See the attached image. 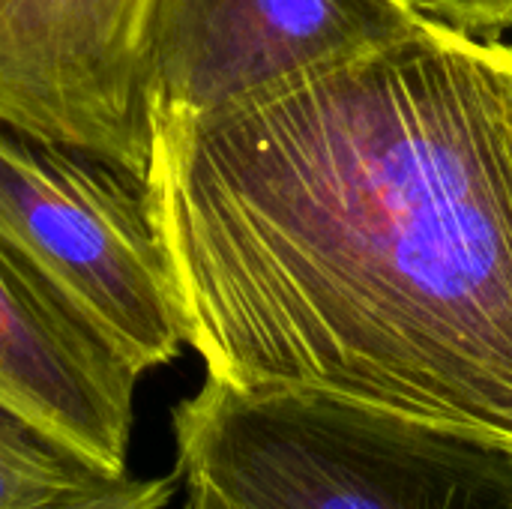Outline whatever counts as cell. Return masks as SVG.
<instances>
[{
  "label": "cell",
  "instance_id": "1",
  "mask_svg": "<svg viewBox=\"0 0 512 509\" xmlns=\"http://www.w3.org/2000/svg\"><path fill=\"white\" fill-rule=\"evenodd\" d=\"M144 198L210 378L512 444V48L438 24L150 117Z\"/></svg>",
  "mask_w": 512,
  "mask_h": 509
},
{
  "label": "cell",
  "instance_id": "2",
  "mask_svg": "<svg viewBox=\"0 0 512 509\" xmlns=\"http://www.w3.org/2000/svg\"><path fill=\"white\" fill-rule=\"evenodd\" d=\"M180 480L231 509H512V444L351 399L204 378L171 411Z\"/></svg>",
  "mask_w": 512,
  "mask_h": 509
},
{
  "label": "cell",
  "instance_id": "3",
  "mask_svg": "<svg viewBox=\"0 0 512 509\" xmlns=\"http://www.w3.org/2000/svg\"><path fill=\"white\" fill-rule=\"evenodd\" d=\"M0 246L138 378L186 348L138 177L0 123Z\"/></svg>",
  "mask_w": 512,
  "mask_h": 509
},
{
  "label": "cell",
  "instance_id": "4",
  "mask_svg": "<svg viewBox=\"0 0 512 509\" xmlns=\"http://www.w3.org/2000/svg\"><path fill=\"white\" fill-rule=\"evenodd\" d=\"M423 24L396 0H150L138 48L147 114L222 111Z\"/></svg>",
  "mask_w": 512,
  "mask_h": 509
},
{
  "label": "cell",
  "instance_id": "5",
  "mask_svg": "<svg viewBox=\"0 0 512 509\" xmlns=\"http://www.w3.org/2000/svg\"><path fill=\"white\" fill-rule=\"evenodd\" d=\"M150 0H0V123L144 180Z\"/></svg>",
  "mask_w": 512,
  "mask_h": 509
},
{
  "label": "cell",
  "instance_id": "6",
  "mask_svg": "<svg viewBox=\"0 0 512 509\" xmlns=\"http://www.w3.org/2000/svg\"><path fill=\"white\" fill-rule=\"evenodd\" d=\"M138 375L0 246V408L93 471L126 474Z\"/></svg>",
  "mask_w": 512,
  "mask_h": 509
},
{
  "label": "cell",
  "instance_id": "7",
  "mask_svg": "<svg viewBox=\"0 0 512 509\" xmlns=\"http://www.w3.org/2000/svg\"><path fill=\"white\" fill-rule=\"evenodd\" d=\"M105 474L0 408V509H51Z\"/></svg>",
  "mask_w": 512,
  "mask_h": 509
},
{
  "label": "cell",
  "instance_id": "8",
  "mask_svg": "<svg viewBox=\"0 0 512 509\" xmlns=\"http://www.w3.org/2000/svg\"><path fill=\"white\" fill-rule=\"evenodd\" d=\"M417 18L438 24L450 33L501 42L504 30L512 27V0H396Z\"/></svg>",
  "mask_w": 512,
  "mask_h": 509
},
{
  "label": "cell",
  "instance_id": "9",
  "mask_svg": "<svg viewBox=\"0 0 512 509\" xmlns=\"http://www.w3.org/2000/svg\"><path fill=\"white\" fill-rule=\"evenodd\" d=\"M177 480L180 474L153 480H135L129 474L105 477L96 486L54 504L51 509H168L177 492Z\"/></svg>",
  "mask_w": 512,
  "mask_h": 509
},
{
  "label": "cell",
  "instance_id": "10",
  "mask_svg": "<svg viewBox=\"0 0 512 509\" xmlns=\"http://www.w3.org/2000/svg\"><path fill=\"white\" fill-rule=\"evenodd\" d=\"M183 486H186L183 509H231L207 483H201V480H183Z\"/></svg>",
  "mask_w": 512,
  "mask_h": 509
}]
</instances>
